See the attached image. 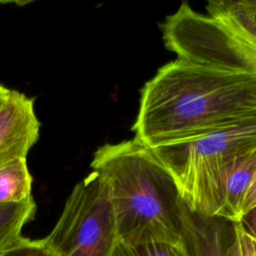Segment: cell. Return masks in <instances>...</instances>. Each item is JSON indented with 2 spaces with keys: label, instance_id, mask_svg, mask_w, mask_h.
<instances>
[{
  "label": "cell",
  "instance_id": "30bf717a",
  "mask_svg": "<svg viewBox=\"0 0 256 256\" xmlns=\"http://www.w3.org/2000/svg\"><path fill=\"white\" fill-rule=\"evenodd\" d=\"M36 203L33 197L10 204H0V251L8 248L22 237L23 227L33 220Z\"/></svg>",
  "mask_w": 256,
  "mask_h": 256
},
{
  "label": "cell",
  "instance_id": "ba28073f",
  "mask_svg": "<svg viewBox=\"0 0 256 256\" xmlns=\"http://www.w3.org/2000/svg\"><path fill=\"white\" fill-rule=\"evenodd\" d=\"M255 174L256 147L239 156L233 164L225 182L219 218L231 223L240 222L242 203Z\"/></svg>",
  "mask_w": 256,
  "mask_h": 256
},
{
  "label": "cell",
  "instance_id": "5bb4252c",
  "mask_svg": "<svg viewBox=\"0 0 256 256\" xmlns=\"http://www.w3.org/2000/svg\"><path fill=\"white\" fill-rule=\"evenodd\" d=\"M246 256H256V236L250 234L241 222H236Z\"/></svg>",
  "mask_w": 256,
  "mask_h": 256
},
{
  "label": "cell",
  "instance_id": "2e32d148",
  "mask_svg": "<svg viewBox=\"0 0 256 256\" xmlns=\"http://www.w3.org/2000/svg\"><path fill=\"white\" fill-rule=\"evenodd\" d=\"M240 222L250 234L256 236V206L245 213Z\"/></svg>",
  "mask_w": 256,
  "mask_h": 256
},
{
  "label": "cell",
  "instance_id": "8992f818",
  "mask_svg": "<svg viewBox=\"0 0 256 256\" xmlns=\"http://www.w3.org/2000/svg\"><path fill=\"white\" fill-rule=\"evenodd\" d=\"M39 128L33 99L11 90L0 108V166L15 159H26L38 140Z\"/></svg>",
  "mask_w": 256,
  "mask_h": 256
},
{
  "label": "cell",
  "instance_id": "d6986e66",
  "mask_svg": "<svg viewBox=\"0 0 256 256\" xmlns=\"http://www.w3.org/2000/svg\"><path fill=\"white\" fill-rule=\"evenodd\" d=\"M45 256H55L52 252H50L48 249H47V253H46V255Z\"/></svg>",
  "mask_w": 256,
  "mask_h": 256
},
{
  "label": "cell",
  "instance_id": "9c48e42d",
  "mask_svg": "<svg viewBox=\"0 0 256 256\" xmlns=\"http://www.w3.org/2000/svg\"><path fill=\"white\" fill-rule=\"evenodd\" d=\"M32 177L26 159L0 166V204L19 203L31 197Z\"/></svg>",
  "mask_w": 256,
  "mask_h": 256
},
{
  "label": "cell",
  "instance_id": "7c38bea8",
  "mask_svg": "<svg viewBox=\"0 0 256 256\" xmlns=\"http://www.w3.org/2000/svg\"><path fill=\"white\" fill-rule=\"evenodd\" d=\"M46 253L43 239L32 240L22 236L17 242L0 251V256H45Z\"/></svg>",
  "mask_w": 256,
  "mask_h": 256
},
{
  "label": "cell",
  "instance_id": "9a60e30c",
  "mask_svg": "<svg viewBox=\"0 0 256 256\" xmlns=\"http://www.w3.org/2000/svg\"><path fill=\"white\" fill-rule=\"evenodd\" d=\"M255 206H256V174L244 197L242 207H241V218L245 213H247L249 210H251Z\"/></svg>",
  "mask_w": 256,
  "mask_h": 256
},
{
  "label": "cell",
  "instance_id": "277c9868",
  "mask_svg": "<svg viewBox=\"0 0 256 256\" xmlns=\"http://www.w3.org/2000/svg\"><path fill=\"white\" fill-rule=\"evenodd\" d=\"M161 30L178 58L256 76V23L238 1L211 0L206 13L183 2Z\"/></svg>",
  "mask_w": 256,
  "mask_h": 256
},
{
  "label": "cell",
  "instance_id": "4fadbf2b",
  "mask_svg": "<svg viewBox=\"0 0 256 256\" xmlns=\"http://www.w3.org/2000/svg\"><path fill=\"white\" fill-rule=\"evenodd\" d=\"M225 256H246L236 223H233L232 225L231 238L227 243L225 249Z\"/></svg>",
  "mask_w": 256,
  "mask_h": 256
},
{
  "label": "cell",
  "instance_id": "3957f363",
  "mask_svg": "<svg viewBox=\"0 0 256 256\" xmlns=\"http://www.w3.org/2000/svg\"><path fill=\"white\" fill-rule=\"evenodd\" d=\"M256 147V116L200 137L149 148L170 173L187 208L220 216L224 186L236 159Z\"/></svg>",
  "mask_w": 256,
  "mask_h": 256
},
{
  "label": "cell",
  "instance_id": "5b68a950",
  "mask_svg": "<svg viewBox=\"0 0 256 256\" xmlns=\"http://www.w3.org/2000/svg\"><path fill=\"white\" fill-rule=\"evenodd\" d=\"M43 240L55 256H111L118 235L110 188L102 175L92 171L76 184Z\"/></svg>",
  "mask_w": 256,
  "mask_h": 256
},
{
  "label": "cell",
  "instance_id": "6da1fadb",
  "mask_svg": "<svg viewBox=\"0 0 256 256\" xmlns=\"http://www.w3.org/2000/svg\"><path fill=\"white\" fill-rule=\"evenodd\" d=\"M256 116V76L176 58L141 90L134 139L153 148Z\"/></svg>",
  "mask_w": 256,
  "mask_h": 256
},
{
  "label": "cell",
  "instance_id": "7a4b0ae2",
  "mask_svg": "<svg viewBox=\"0 0 256 256\" xmlns=\"http://www.w3.org/2000/svg\"><path fill=\"white\" fill-rule=\"evenodd\" d=\"M91 167L107 181L118 240L128 245L183 242L182 199L170 173L135 139L99 147Z\"/></svg>",
  "mask_w": 256,
  "mask_h": 256
},
{
  "label": "cell",
  "instance_id": "e0dca14e",
  "mask_svg": "<svg viewBox=\"0 0 256 256\" xmlns=\"http://www.w3.org/2000/svg\"><path fill=\"white\" fill-rule=\"evenodd\" d=\"M245 13L256 23V0H238Z\"/></svg>",
  "mask_w": 256,
  "mask_h": 256
},
{
  "label": "cell",
  "instance_id": "ac0fdd59",
  "mask_svg": "<svg viewBox=\"0 0 256 256\" xmlns=\"http://www.w3.org/2000/svg\"><path fill=\"white\" fill-rule=\"evenodd\" d=\"M10 91L11 90H9L6 87L0 85V108L7 101L8 97H9V94H10Z\"/></svg>",
  "mask_w": 256,
  "mask_h": 256
},
{
  "label": "cell",
  "instance_id": "8fae6325",
  "mask_svg": "<svg viewBox=\"0 0 256 256\" xmlns=\"http://www.w3.org/2000/svg\"><path fill=\"white\" fill-rule=\"evenodd\" d=\"M111 256H191L184 241L179 244L147 243L128 245L117 241Z\"/></svg>",
  "mask_w": 256,
  "mask_h": 256
},
{
  "label": "cell",
  "instance_id": "52a82bcc",
  "mask_svg": "<svg viewBox=\"0 0 256 256\" xmlns=\"http://www.w3.org/2000/svg\"><path fill=\"white\" fill-rule=\"evenodd\" d=\"M179 222L183 241L191 256H225L228 221L193 213L182 201Z\"/></svg>",
  "mask_w": 256,
  "mask_h": 256
}]
</instances>
